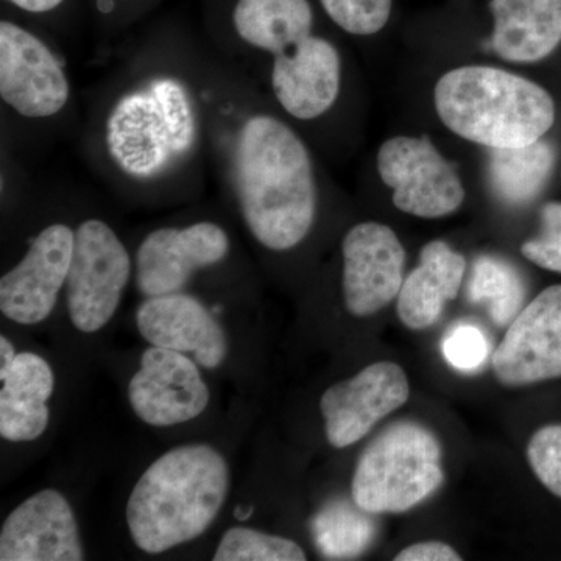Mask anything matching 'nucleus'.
<instances>
[{
	"label": "nucleus",
	"mask_w": 561,
	"mask_h": 561,
	"mask_svg": "<svg viewBox=\"0 0 561 561\" xmlns=\"http://www.w3.org/2000/svg\"><path fill=\"white\" fill-rule=\"evenodd\" d=\"M232 175L243 220L265 249H294L311 231L317 186L311 154L276 117H250L234 144Z\"/></svg>",
	"instance_id": "obj_1"
},
{
	"label": "nucleus",
	"mask_w": 561,
	"mask_h": 561,
	"mask_svg": "<svg viewBox=\"0 0 561 561\" xmlns=\"http://www.w3.org/2000/svg\"><path fill=\"white\" fill-rule=\"evenodd\" d=\"M230 490L227 460L208 445L162 454L140 476L127 504L128 530L147 553L195 540L219 515Z\"/></svg>",
	"instance_id": "obj_2"
},
{
	"label": "nucleus",
	"mask_w": 561,
	"mask_h": 561,
	"mask_svg": "<svg viewBox=\"0 0 561 561\" xmlns=\"http://www.w3.org/2000/svg\"><path fill=\"white\" fill-rule=\"evenodd\" d=\"M434 101L449 130L489 149L527 146L556 122V105L545 88L489 66L449 70L438 80Z\"/></svg>",
	"instance_id": "obj_3"
},
{
	"label": "nucleus",
	"mask_w": 561,
	"mask_h": 561,
	"mask_svg": "<svg viewBox=\"0 0 561 561\" xmlns=\"http://www.w3.org/2000/svg\"><path fill=\"white\" fill-rule=\"evenodd\" d=\"M197 124L186 88L157 79L124 95L106 121L110 157L128 175L151 179L194 146Z\"/></svg>",
	"instance_id": "obj_4"
},
{
	"label": "nucleus",
	"mask_w": 561,
	"mask_h": 561,
	"mask_svg": "<svg viewBox=\"0 0 561 561\" xmlns=\"http://www.w3.org/2000/svg\"><path fill=\"white\" fill-rule=\"evenodd\" d=\"M442 482L440 443L415 421H398L362 453L351 493L370 515L402 513L426 501Z\"/></svg>",
	"instance_id": "obj_5"
},
{
	"label": "nucleus",
	"mask_w": 561,
	"mask_h": 561,
	"mask_svg": "<svg viewBox=\"0 0 561 561\" xmlns=\"http://www.w3.org/2000/svg\"><path fill=\"white\" fill-rule=\"evenodd\" d=\"M131 275L130 254L105 221L84 220L76 231L66 301L73 327L101 331L119 308Z\"/></svg>",
	"instance_id": "obj_6"
},
{
	"label": "nucleus",
	"mask_w": 561,
	"mask_h": 561,
	"mask_svg": "<svg viewBox=\"0 0 561 561\" xmlns=\"http://www.w3.org/2000/svg\"><path fill=\"white\" fill-rule=\"evenodd\" d=\"M378 172L402 213L440 219L460 208L465 187L456 169L427 138L397 136L382 144Z\"/></svg>",
	"instance_id": "obj_7"
},
{
	"label": "nucleus",
	"mask_w": 561,
	"mask_h": 561,
	"mask_svg": "<svg viewBox=\"0 0 561 561\" xmlns=\"http://www.w3.org/2000/svg\"><path fill=\"white\" fill-rule=\"evenodd\" d=\"M68 77L54 51L33 33L0 22V98L28 119L57 116L68 105Z\"/></svg>",
	"instance_id": "obj_8"
},
{
	"label": "nucleus",
	"mask_w": 561,
	"mask_h": 561,
	"mask_svg": "<svg viewBox=\"0 0 561 561\" xmlns=\"http://www.w3.org/2000/svg\"><path fill=\"white\" fill-rule=\"evenodd\" d=\"M493 370L507 387L561 378V284L542 290L508 324Z\"/></svg>",
	"instance_id": "obj_9"
},
{
	"label": "nucleus",
	"mask_w": 561,
	"mask_h": 561,
	"mask_svg": "<svg viewBox=\"0 0 561 561\" xmlns=\"http://www.w3.org/2000/svg\"><path fill=\"white\" fill-rule=\"evenodd\" d=\"M76 231L68 225L44 228L16 267L0 279V311L20 324L41 323L50 316L68 283Z\"/></svg>",
	"instance_id": "obj_10"
},
{
	"label": "nucleus",
	"mask_w": 561,
	"mask_h": 561,
	"mask_svg": "<svg viewBox=\"0 0 561 561\" xmlns=\"http://www.w3.org/2000/svg\"><path fill=\"white\" fill-rule=\"evenodd\" d=\"M408 375L393 362L368 365L353 378L331 386L320 400L327 437L334 448H346L409 400Z\"/></svg>",
	"instance_id": "obj_11"
},
{
	"label": "nucleus",
	"mask_w": 561,
	"mask_h": 561,
	"mask_svg": "<svg viewBox=\"0 0 561 561\" xmlns=\"http://www.w3.org/2000/svg\"><path fill=\"white\" fill-rule=\"evenodd\" d=\"M343 300L354 317L373 316L400 295L404 283V247L387 225L365 221L342 242Z\"/></svg>",
	"instance_id": "obj_12"
},
{
	"label": "nucleus",
	"mask_w": 561,
	"mask_h": 561,
	"mask_svg": "<svg viewBox=\"0 0 561 561\" xmlns=\"http://www.w3.org/2000/svg\"><path fill=\"white\" fill-rule=\"evenodd\" d=\"M128 400L144 423L169 427L202 415L209 404V389L197 364L184 353L151 346L128 383Z\"/></svg>",
	"instance_id": "obj_13"
},
{
	"label": "nucleus",
	"mask_w": 561,
	"mask_h": 561,
	"mask_svg": "<svg viewBox=\"0 0 561 561\" xmlns=\"http://www.w3.org/2000/svg\"><path fill=\"white\" fill-rule=\"evenodd\" d=\"M228 253L230 238L213 221H198L186 228H160L139 245L136 284L147 298L176 294L194 272L219 264Z\"/></svg>",
	"instance_id": "obj_14"
},
{
	"label": "nucleus",
	"mask_w": 561,
	"mask_h": 561,
	"mask_svg": "<svg viewBox=\"0 0 561 561\" xmlns=\"http://www.w3.org/2000/svg\"><path fill=\"white\" fill-rule=\"evenodd\" d=\"M0 560H84L79 524L60 491H38L7 516L0 530Z\"/></svg>",
	"instance_id": "obj_15"
},
{
	"label": "nucleus",
	"mask_w": 561,
	"mask_h": 561,
	"mask_svg": "<svg viewBox=\"0 0 561 561\" xmlns=\"http://www.w3.org/2000/svg\"><path fill=\"white\" fill-rule=\"evenodd\" d=\"M136 323L153 346L192 353L203 368L219 367L228 356V339L219 321L191 295L149 297L139 306Z\"/></svg>",
	"instance_id": "obj_16"
},
{
	"label": "nucleus",
	"mask_w": 561,
	"mask_h": 561,
	"mask_svg": "<svg viewBox=\"0 0 561 561\" xmlns=\"http://www.w3.org/2000/svg\"><path fill=\"white\" fill-rule=\"evenodd\" d=\"M341 79V55L330 41L317 36L273 57V94L295 119L312 121L327 113L337 101Z\"/></svg>",
	"instance_id": "obj_17"
},
{
	"label": "nucleus",
	"mask_w": 561,
	"mask_h": 561,
	"mask_svg": "<svg viewBox=\"0 0 561 561\" xmlns=\"http://www.w3.org/2000/svg\"><path fill=\"white\" fill-rule=\"evenodd\" d=\"M491 49L502 60L537 62L561 43V0H491Z\"/></svg>",
	"instance_id": "obj_18"
},
{
	"label": "nucleus",
	"mask_w": 561,
	"mask_h": 561,
	"mask_svg": "<svg viewBox=\"0 0 561 561\" xmlns=\"http://www.w3.org/2000/svg\"><path fill=\"white\" fill-rule=\"evenodd\" d=\"M467 261L448 243L434 241L421 250L420 265L402 283L398 316L404 327L423 331L437 323L446 302L459 295Z\"/></svg>",
	"instance_id": "obj_19"
},
{
	"label": "nucleus",
	"mask_w": 561,
	"mask_h": 561,
	"mask_svg": "<svg viewBox=\"0 0 561 561\" xmlns=\"http://www.w3.org/2000/svg\"><path fill=\"white\" fill-rule=\"evenodd\" d=\"M0 381V435L3 440H36L49 424L47 400L55 389L50 365L38 354L21 353Z\"/></svg>",
	"instance_id": "obj_20"
},
{
	"label": "nucleus",
	"mask_w": 561,
	"mask_h": 561,
	"mask_svg": "<svg viewBox=\"0 0 561 561\" xmlns=\"http://www.w3.org/2000/svg\"><path fill=\"white\" fill-rule=\"evenodd\" d=\"M312 22L308 0H239L232 11L239 38L273 57L311 36Z\"/></svg>",
	"instance_id": "obj_21"
},
{
	"label": "nucleus",
	"mask_w": 561,
	"mask_h": 561,
	"mask_svg": "<svg viewBox=\"0 0 561 561\" xmlns=\"http://www.w3.org/2000/svg\"><path fill=\"white\" fill-rule=\"evenodd\" d=\"M490 150V186L501 202L522 206L541 194L556 161V154L548 142L540 139L527 146Z\"/></svg>",
	"instance_id": "obj_22"
},
{
	"label": "nucleus",
	"mask_w": 561,
	"mask_h": 561,
	"mask_svg": "<svg viewBox=\"0 0 561 561\" xmlns=\"http://www.w3.org/2000/svg\"><path fill=\"white\" fill-rule=\"evenodd\" d=\"M468 298L485 306L497 327H508L522 312L526 283L515 265L502 257L481 256L472 265Z\"/></svg>",
	"instance_id": "obj_23"
},
{
	"label": "nucleus",
	"mask_w": 561,
	"mask_h": 561,
	"mask_svg": "<svg viewBox=\"0 0 561 561\" xmlns=\"http://www.w3.org/2000/svg\"><path fill=\"white\" fill-rule=\"evenodd\" d=\"M359 505L334 501L313 518L312 534L317 548L328 559L359 557L375 537V524Z\"/></svg>",
	"instance_id": "obj_24"
},
{
	"label": "nucleus",
	"mask_w": 561,
	"mask_h": 561,
	"mask_svg": "<svg viewBox=\"0 0 561 561\" xmlns=\"http://www.w3.org/2000/svg\"><path fill=\"white\" fill-rule=\"evenodd\" d=\"M216 561H305L297 542L249 527H232L221 538Z\"/></svg>",
	"instance_id": "obj_25"
},
{
	"label": "nucleus",
	"mask_w": 561,
	"mask_h": 561,
	"mask_svg": "<svg viewBox=\"0 0 561 561\" xmlns=\"http://www.w3.org/2000/svg\"><path fill=\"white\" fill-rule=\"evenodd\" d=\"M328 16L351 35H375L386 27L393 0H320Z\"/></svg>",
	"instance_id": "obj_26"
},
{
	"label": "nucleus",
	"mask_w": 561,
	"mask_h": 561,
	"mask_svg": "<svg viewBox=\"0 0 561 561\" xmlns=\"http://www.w3.org/2000/svg\"><path fill=\"white\" fill-rule=\"evenodd\" d=\"M527 459L542 485L561 497V424L535 432L527 446Z\"/></svg>",
	"instance_id": "obj_27"
},
{
	"label": "nucleus",
	"mask_w": 561,
	"mask_h": 561,
	"mask_svg": "<svg viewBox=\"0 0 561 561\" xmlns=\"http://www.w3.org/2000/svg\"><path fill=\"white\" fill-rule=\"evenodd\" d=\"M541 232L522 247L523 256L545 271L561 273V203L542 206Z\"/></svg>",
	"instance_id": "obj_28"
},
{
	"label": "nucleus",
	"mask_w": 561,
	"mask_h": 561,
	"mask_svg": "<svg viewBox=\"0 0 561 561\" xmlns=\"http://www.w3.org/2000/svg\"><path fill=\"white\" fill-rule=\"evenodd\" d=\"M443 354L456 370L476 371L485 364L489 356V342L478 328L461 324L443 339Z\"/></svg>",
	"instance_id": "obj_29"
},
{
	"label": "nucleus",
	"mask_w": 561,
	"mask_h": 561,
	"mask_svg": "<svg viewBox=\"0 0 561 561\" xmlns=\"http://www.w3.org/2000/svg\"><path fill=\"white\" fill-rule=\"evenodd\" d=\"M397 561H459L461 557L456 549L442 541L416 542L402 549L397 557Z\"/></svg>",
	"instance_id": "obj_30"
},
{
	"label": "nucleus",
	"mask_w": 561,
	"mask_h": 561,
	"mask_svg": "<svg viewBox=\"0 0 561 561\" xmlns=\"http://www.w3.org/2000/svg\"><path fill=\"white\" fill-rule=\"evenodd\" d=\"M9 2L22 10L31 11V13H46V11L57 9L62 0H9Z\"/></svg>",
	"instance_id": "obj_31"
},
{
	"label": "nucleus",
	"mask_w": 561,
	"mask_h": 561,
	"mask_svg": "<svg viewBox=\"0 0 561 561\" xmlns=\"http://www.w3.org/2000/svg\"><path fill=\"white\" fill-rule=\"evenodd\" d=\"M18 354L5 335L0 337V378L10 371L11 365L16 360Z\"/></svg>",
	"instance_id": "obj_32"
}]
</instances>
